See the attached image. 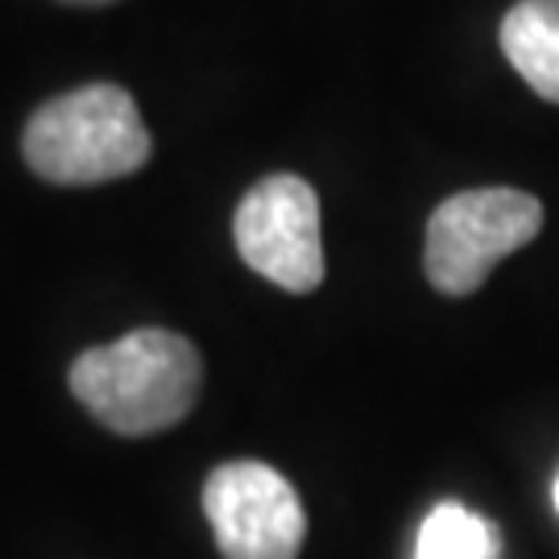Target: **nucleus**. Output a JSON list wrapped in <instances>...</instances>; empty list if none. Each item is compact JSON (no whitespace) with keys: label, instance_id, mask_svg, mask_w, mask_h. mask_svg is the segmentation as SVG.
I'll return each mask as SVG.
<instances>
[{"label":"nucleus","instance_id":"nucleus-7","mask_svg":"<svg viewBox=\"0 0 559 559\" xmlns=\"http://www.w3.org/2000/svg\"><path fill=\"white\" fill-rule=\"evenodd\" d=\"M415 559H501V531L468 506L443 501L423 519Z\"/></svg>","mask_w":559,"mask_h":559},{"label":"nucleus","instance_id":"nucleus-6","mask_svg":"<svg viewBox=\"0 0 559 559\" xmlns=\"http://www.w3.org/2000/svg\"><path fill=\"white\" fill-rule=\"evenodd\" d=\"M501 50L535 96L559 104V0H519L501 21Z\"/></svg>","mask_w":559,"mask_h":559},{"label":"nucleus","instance_id":"nucleus-1","mask_svg":"<svg viewBox=\"0 0 559 559\" xmlns=\"http://www.w3.org/2000/svg\"><path fill=\"white\" fill-rule=\"evenodd\" d=\"M203 385V360L191 340L141 328L71 365V394L117 436H154L191 415Z\"/></svg>","mask_w":559,"mask_h":559},{"label":"nucleus","instance_id":"nucleus-2","mask_svg":"<svg viewBox=\"0 0 559 559\" xmlns=\"http://www.w3.org/2000/svg\"><path fill=\"white\" fill-rule=\"evenodd\" d=\"M21 150L46 182L96 187L141 170L154 141L124 87L92 83L41 104L25 124Z\"/></svg>","mask_w":559,"mask_h":559},{"label":"nucleus","instance_id":"nucleus-8","mask_svg":"<svg viewBox=\"0 0 559 559\" xmlns=\"http://www.w3.org/2000/svg\"><path fill=\"white\" fill-rule=\"evenodd\" d=\"M71 4H108V0H71Z\"/></svg>","mask_w":559,"mask_h":559},{"label":"nucleus","instance_id":"nucleus-3","mask_svg":"<svg viewBox=\"0 0 559 559\" xmlns=\"http://www.w3.org/2000/svg\"><path fill=\"white\" fill-rule=\"evenodd\" d=\"M543 203L514 187H477L443 200L427 221L423 270L443 295H473L501 258L539 237Z\"/></svg>","mask_w":559,"mask_h":559},{"label":"nucleus","instance_id":"nucleus-5","mask_svg":"<svg viewBox=\"0 0 559 559\" xmlns=\"http://www.w3.org/2000/svg\"><path fill=\"white\" fill-rule=\"evenodd\" d=\"M237 249L245 265L290 295H311L323 282L320 200L299 175H270L237 207Z\"/></svg>","mask_w":559,"mask_h":559},{"label":"nucleus","instance_id":"nucleus-9","mask_svg":"<svg viewBox=\"0 0 559 559\" xmlns=\"http://www.w3.org/2000/svg\"><path fill=\"white\" fill-rule=\"evenodd\" d=\"M556 510H559V477H556Z\"/></svg>","mask_w":559,"mask_h":559},{"label":"nucleus","instance_id":"nucleus-4","mask_svg":"<svg viewBox=\"0 0 559 559\" xmlns=\"http://www.w3.org/2000/svg\"><path fill=\"white\" fill-rule=\"evenodd\" d=\"M203 514L224 559H299L307 539L295 485L261 460L221 464L203 485Z\"/></svg>","mask_w":559,"mask_h":559}]
</instances>
